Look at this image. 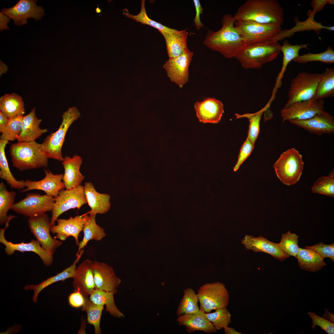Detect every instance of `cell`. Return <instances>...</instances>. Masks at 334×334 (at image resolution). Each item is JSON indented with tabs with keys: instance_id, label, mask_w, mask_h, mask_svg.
Listing matches in <instances>:
<instances>
[{
	"instance_id": "6da1fadb",
	"label": "cell",
	"mask_w": 334,
	"mask_h": 334,
	"mask_svg": "<svg viewBox=\"0 0 334 334\" xmlns=\"http://www.w3.org/2000/svg\"><path fill=\"white\" fill-rule=\"evenodd\" d=\"M236 21L232 15H224L221 20V28L216 32L208 30L203 44L226 58H235L245 44L235 27Z\"/></svg>"
},
{
	"instance_id": "7a4b0ae2",
	"label": "cell",
	"mask_w": 334,
	"mask_h": 334,
	"mask_svg": "<svg viewBox=\"0 0 334 334\" xmlns=\"http://www.w3.org/2000/svg\"><path fill=\"white\" fill-rule=\"evenodd\" d=\"M233 16L236 21L250 20L281 26L284 10L277 0H248L238 8Z\"/></svg>"
},
{
	"instance_id": "3957f363",
	"label": "cell",
	"mask_w": 334,
	"mask_h": 334,
	"mask_svg": "<svg viewBox=\"0 0 334 334\" xmlns=\"http://www.w3.org/2000/svg\"><path fill=\"white\" fill-rule=\"evenodd\" d=\"M9 152L13 166L20 171L45 167L48 158L41 143L35 141L18 142L11 145Z\"/></svg>"
},
{
	"instance_id": "277c9868",
	"label": "cell",
	"mask_w": 334,
	"mask_h": 334,
	"mask_svg": "<svg viewBox=\"0 0 334 334\" xmlns=\"http://www.w3.org/2000/svg\"><path fill=\"white\" fill-rule=\"evenodd\" d=\"M281 46L278 42L245 44L235 58L245 69H258L275 59Z\"/></svg>"
},
{
	"instance_id": "5b68a950",
	"label": "cell",
	"mask_w": 334,
	"mask_h": 334,
	"mask_svg": "<svg viewBox=\"0 0 334 334\" xmlns=\"http://www.w3.org/2000/svg\"><path fill=\"white\" fill-rule=\"evenodd\" d=\"M234 26L245 44L278 42L283 38L281 26L246 20L236 21Z\"/></svg>"
},
{
	"instance_id": "8992f818",
	"label": "cell",
	"mask_w": 334,
	"mask_h": 334,
	"mask_svg": "<svg viewBox=\"0 0 334 334\" xmlns=\"http://www.w3.org/2000/svg\"><path fill=\"white\" fill-rule=\"evenodd\" d=\"M81 116L75 106L69 108L62 115V121L58 129L48 135L41 143L43 151L48 158L62 161V149L66 132L72 124Z\"/></svg>"
},
{
	"instance_id": "52a82bcc",
	"label": "cell",
	"mask_w": 334,
	"mask_h": 334,
	"mask_svg": "<svg viewBox=\"0 0 334 334\" xmlns=\"http://www.w3.org/2000/svg\"><path fill=\"white\" fill-rule=\"evenodd\" d=\"M302 155L294 148L283 152L274 164L276 174L284 184L289 186L296 183L300 179L303 169Z\"/></svg>"
},
{
	"instance_id": "ba28073f",
	"label": "cell",
	"mask_w": 334,
	"mask_h": 334,
	"mask_svg": "<svg viewBox=\"0 0 334 334\" xmlns=\"http://www.w3.org/2000/svg\"><path fill=\"white\" fill-rule=\"evenodd\" d=\"M322 73L302 72L298 73L291 81L288 93V99L283 108L293 104L313 99Z\"/></svg>"
},
{
	"instance_id": "9c48e42d",
	"label": "cell",
	"mask_w": 334,
	"mask_h": 334,
	"mask_svg": "<svg viewBox=\"0 0 334 334\" xmlns=\"http://www.w3.org/2000/svg\"><path fill=\"white\" fill-rule=\"evenodd\" d=\"M199 309L205 312L227 307L229 301V292L219 282L207 283L200 286L197 293Z\"/></svg>"
},
{
	"instance_id": "30bf717a",
	"label": "cell",
	"mask_w": 334,
	"mask_h": 334,
	"mask_svg": "<svg viewBox=\"0 0 334 334\" xmlns=\"http://www.w3.org/2000/svg\"><path fill=\"white\" fill-rule=\"evenodd\" d=\"M87 203L83 186L80 185L75 188L62 190L58 196L55 198L51 211L50 226L55 224L57 220L65 212L76 208L79 210L82 206Z\"/></svg>"
},
{
	"instance_id": "8fae6325",
	"label": "cell",
	"mask_w": 334,
	"mask_h": 334,
	"mask_svg": "<svg viewBox=\"0 0 334 334\" xmlns=\"http://www.w3.org/2000/svg\"><path fill=\"white\" fill-rule=\"evenodd\" d=\"M55 201V198L46 194L30 193L15 203L11 210L29 218L35 217L52 211Z\"/></svg>"
},
{
	"instance_id": "7c38bea8",
	"label": "cell",
	"mask_w": 334,
	"mask_h": 334,
	"mask_svg": "<svg viewBox=\"0 0 334 334\" xmlns=\"http://www.w3.org/2000/svg\"><path fill=\"white\" fill-rule=\"evenodd\" d=\"M29 229L42 247L53 255L56 249L60 246L62 242L53 238L50 234V220L45 213L35 217L29 218L28 221Z\"/></svg>"
},
{
	"instance_id": "4fadbf2b",
	"label": "cell",
	"mask_w": 334,
	"mask_h": 334,
	"mask_svg": "<svg viewBox=\"0 0 334 334\" xmlns=\"http://www.w3.org/2000/svg\"><path fill=\"white\" fill-rule=\"evenodd\" d=\"M14 218L13 216L10 215L4 228L0 229V242L5 246L6 254L10 255L13 254L15 251L22 252H32L39 256L45 265H51L53 262V254L44 249L37 240L33 239L29 242L18 243H14L7 240L5 237V232L9 226L10 220Z\"/></svg>"
},
{
	"instance_id": "5bb4252c",
	"label": "cell",
	"mask_w": 334,
	"mask_h": 334,
	"mask_svg": "<svg viewBox=\"0 0 334 334\" xmlns=\"http://www.w3.org/2000/svg\"><path fill=\"white\" fill-rule=\"evenodd\" d=\"M36 2L35 0H20L12 7L3 8L1 10L4 14L13 20L15 25L20 26L27 24L28 18H33L39 20L44 16V9L42 6L37 5Z\"/></svg>"
},
{
	"instance_id": "9a60e30c",
	"label": "cell",
	"mask_w": 334,
	"mask_h": 334,
	"mask_svg": "<svg viewBox=\"0 0 334 334\" xmlns=\"http://www.w3.org/2000/svg\"><path fill=\"white\" fill-rule=\"evenodd\" d=\"M194 53L188 49L180 55L169 58L163 66L170 80L180 88L188 81L189 69Z\"/></svg>"
},
{
	"instance_id": "2e32d148",
	"label": "cell",
	"mask_w": 334,
	"mask_h": 334,
	"mask_svg": "<svg viewBox=\"0 0 334 334\" xmlns=\"http://www.w3.org/2000/svg\"><path fill=\"white\" fill-rule=\"evenodd\" d=\"M323 100L314 99L294 103L280 111L282 123L288 121L301 120L310 118L323 110Z\"/></svg>"
},
{
	"instance_id": "e0dca14e",
	"label": "cell",
	"mask_w": 334,
	"mask_h": 334,
	"mask_svg": "<svg viewBox=\"0 0 334 334\" xmlns=\"http://www.w3.org/2000/svg\"><path fill=\"white\" fill-rule=\"evenodd\" d=\"M89 217V216L86 214L71 217L68 219H58L57 224L51 227L50 232L55 234L54 238L61 241H65L72 236L74 238L76 245L78 246L79 234Z\"/></svg>"
},
{
	"instance_id": "ac0fdd59",
	"label": "cell",
	"mask_w": 334,
	"mask_h": 334,
	"mask_svg": "<svg viewBox=\"0 0 334 334\" xmlns=\"http://www.w3.org/2000/svg\"><path fill=\"white\" fill-rule=\"evenodd\" d=\"M289 121L310 133L318 135L334 133V118L331 114L323 110L307 119Z\"/></svg>"
},
{
	"instance_id": "d6986e66",
	"label": "cell",
	"mask_w": 334,
	"mask_h": 334,
	"mask_svg": "<svg viewBox=\"0 0 334 334\" xmlns=\"http://www.w3.org/2000/svg\"><path fill=\"white\" fill-rule=\"evenodd\" d=\"M94 279L96 289L116 293L121 279L115 274L113 269L106 263L94 261L93 263Z\"/></svg>"
},
{
	"instance_id": "ffe728a7",
	"label": "cell",
	"mask_w": 334,
	"mask_h": 334,
	"mask_svg": "<svg viewBox=\"0 0 334 334\" xmlns=\"http://www.w3.org/2000/svg\"><path fill=\"white\" fill-rule=\"evenodd\" d=\"M45 177L38 181L29 180L25 181L26 188L22 190L21 193L33 190L44 191L46 194L56 197L59 192L65 188L63 181V174H54L49 170L44 169Z\"/></svg>"
},
{
	"instance_id": "44dd1931",
	"label": "cell",
	"mask_w": 334,
	"mask_h": 334,
	"mask_svg": "<svg viewBox=\"0 0 334 334\" xmlns=\"http://www.w3.org/2000/svg\"><path fill=\"white\" fill-rule=\"evenodd\" d=\"M196 116L199 122L203 123H219L224 113L223 103L213 98L208 97L194 105Z\"/></svg>"
},
{
	"instance_id": "7402d4cb",
	"label": "cell",
	"mask_w": 334,
	"mask_h": 334,
	"mask_svg": "<svg viewBox=\"0 0 334 334\" xmlns=\"http://www.w3.org/2000/svg\"><path fill=\"white\" fill-rule=\"evenodd\" d=\"M93 262L86 259L75 269L73 277V286L79 289L85 297H88L96 289L93 269Z\"/></svg>"
},
{
	"instance_id": "603a6c76",
	"label": "cell",
	"mask_w": 334,
	"mask_h": 334,
	"mask_svg": "<svg viewBox=\"0 0 334 334\" xmlns=\"http://www.w3.org/2000/svg\"><path fill=\"white\" fill-rule=\"evenodd\" d=\"M241 243L247 250H251L255 252H262L269 254L280 261L289 257L282 251L278 243L270 241L262 236L256 238L246 235L242 240Z\"/></svg>"
},
{
	"instance_id": "cb8c5ba5",
	"label": "cell",
	"mask_w": 334,
	"mask_h": 334,
	"mask_svg": "<svg viewBox=\"0 0 334 334\" xmlns=\"http://www.w3.org/2000/svg\"><path fill=\"white\" fill-rule=\"evenodd\" d=\"M205 312L199 309L197 313L193 314H183L179 316L177 321L180 326L186 327L189 333L201 331L207 333L217 332L213 324L206 317Z\"/></svg>"
},
{
	"instance_id": "d4e9b609",
	"label": "cell",
	"mask_w": 334,
	"mask_h": 334,
	"mask_svg": "<svg viewBox=\"0 0 334 334\" xmlns=\"http://www.w3.org/2000/svg\"><path fill=\"white\" fill-rule=\"evenodd\" d=\"M82 163L81 157L77 155L72 157L67 156L64 158L62 163L64 169L62 180L66 189L75 188L81 185L84 178L80 171Z\"/></svg>"
},
{
	"instance_id": "484cf974",
	"label": "cell",
	"mask_w": 334,
	"mask_h": 334,
	"mask_svg": "<svg viewBox=\"0 0 334 334\" xmlns=\"http://www.w3.org/2000/svg\"><path fill=\"white\" fill-rule=\"evenodd\" d=\"M84 186L87 203L91 209L88 213L89 216L107 212L111 206L110 195L98 192L91 182H85Z\"/></svg>"
},
{
	"instance_id": "4316f807",
	"label": "cell",
	"mask_w": 334,
	"mask_h": 334,
	"mask_svg": "<svg viewBox=\"0 0 334 334\" xmlns=\"http://www.w3.org/2000/svg\"><path fill=\"white\" fill-rule=\"evenodd\" d=\"M42 121L38 118L36 114L34 107L30 112L24 116L22 123V131L17 139L18 142H29L35 141L43 134L48 131L46 129L40 127Z\"/></svg>"
},
{
	"instance_id": "83f0119b",
	"label": "cell",
	"mask_w": 334,
	"mask_h": 334,
	"mask_svg": "<svg viewBox=\"0 0 334 334\" xmlns=\"http://www.w3.org/2000/svg\"><path fill=\"white\" fill-rule=\"evenodd\" d=\"M84 253V250H81L78 255L76 257V258L72 264L56 275L48 278L38 285H26L24 288L25 290H32L34 291V293L32 297L33 302L34 303L37 302L38 296L39 293L48 286L57 282L60 281L63 282L67 279L72 278L76 267V264L79 261Z\"/></svg>"
},
{
	"instance_id": "f1b7e54d",
	"label": "cell",
	"mask_w": 334,
	"mask_h": 334,
	"mask_svg": "<svg viewBox=\"0 0 334 334\" xmlns=\"http://www.w3.org/2000/svg\"><path fill=\"white\" fill-rule=\"evenodd\" d=\"M188 34L186 30H183L162 34L165 40L169 58L180 55L188 49L187 41Z\"/></svg>"
},
{
	"instance_id": "f546056e",
	"label": "cell",
	"mask_w": 334,
	"mask_h": 334,
	"mask_svg": "<svg viewBox=\"0 0 334 334\" xmlns=\"http://www.w3.org/2000/svg\"><path fill=\"white\" fill-rule=\"evenodd\" d=\"M0 111L9 119L23 115L25 111L22 98L15 93L2 96L0 98Z\"/></svg>"
},
{
	"instance_id": "4dcf8cb0",
	"label": "cell",
	"mask_w": 334,
	"mask_h": 334,
	"mask_svg": "<svg viewBox=\"0 0 334 334\" xmlns=\"http://www.w3.org/2000/svg\"><path fill=\"white\" fill-rule=\"evenodd\" d=\"M296 258L300 268L306 271H319L326 265L318 252L309 248H299Z\"/></svg>"
},
{
	"instance_id": "1f68e13d",
	"label": "cell",
	"mask_w": 334,
	"mask_h": 334,
	"mask_svg": "<svg viewBox=\"0 0 334 334\" xmlns=\"http://www.w3.org/2000/svg\"><path fill=\"white\" fill-rule=\"evenodd\" d=\"M308 44L292 45L287 40H285L281 46V51L283 54L282 64L280 71L276 78V83L272 93L275 94L282 84L281 80L288 65L292 61L299 55V52L302 49H308Z\"/></svg>"
},
{
	"instance_id": "d6a6232c",
	"label": "cell",
	"mask_w": 334,
	"mask_h": 334,
	"mask_svg": "<svg viewBox=\"0 0 334 334\" xmlns=\"http://www.w3.org/2000/svg\"><path fill=\"white\" fill-rule=\"evenodd\" d=\"M113 292H106L95 289L91 293L90 300L94 303L106 306V311L117 318H123L124 315L118 308L114 302Z\"/></svg>"
},
{
	"instance_id": "836d02e7",
	"label": "cell",
	"mask_w": 334,
	"mask_h": 334,
	"mask_svg": "<svg viewBox=\"0 0 334 334\" xmlns=\"http://www.w3.org/2000/svg\"><path fill=\"white\" fill-rule=\"evenodd\" d=\"M96 216H89V217L84 226L83 231L84 236L82 240L79 242L76 257L79 252L86 246L90 240H94L100 241L105 237L106 234L104 229L97 224Z\"/></svg>"
},
{
	"instance_id": "e575fe53",
	"label": "cell",
	"mask_w": 334,
	"mask_h": 334,
	"mask_svg": "<svg viewBox=\"0 0 334 334\" xmlns=\"http://www.w3.org/2000/svg\"><path fill=\"white\" fill-rule=\"evenodd\" d=\"M9 142L0 139V178L4 180L12 188L19 190L24 189L25 181L17 180L14 177L10 171L6 158L5 149Z\"/></svg>"
},
{
	"instance_id": "d590c367",
	"label": "cell",
	"mask_w": 334,
	"mask_h": 334,
	"mask_svg": "<svg viewBox=\"0 0 334 334\" xmlns=\"http://www.w3.org/2000/svg\"><path fill=\"white\" fill-rule=\"evenodd\" d=\"M334 96V68H327L322 73L314 99H323Z\"/></svg>"
},
{
	"instance_id": "8d00e7d4",
	"label": "cell",
	"mask_w": 334,
	"mask_h": 334,
	"mask_svg": "<svg viewBox=\"0 0 334 334\" xmlns=\"http://www.w3.org/2000/svg\"><path fill=\"white\" fill-rule=\"evenodd\" d=\"M141 6L140 11L137 15L131 14L126 8L123 9V14L126 17L131 19L136 22H139L142 24L149 25L157 29L162 34L174 32L177 30V29L170 28L150 18L147 15L145 7V0H141Z\"/></svg>"
},
{
	"instance_id": "74e56055",
	"label": "cell",
	"mask_w": 334,
	"mask_h": 334,
	"mask_svg": "<svg viewBox=\"0 0 334 334\" xmlns=\"http://www.w3.org/2000/svg\"><path fill=\"white\" fill-rule=\"evenodd\" d=\"M184 293L176 311L178 316L183 314H193L199 310L198 303L199 302L197 294L192 289L187 288L184 289Z\"/></svg>"
},
{
	"instance_id": "f35d334b",
	"label": "cell",
	"mask_w": 334,
	"mask_h": 334,
	"mask_svg": "<svg viewBox=\"0 0 334 334\" xmlns=\"http://www.w3.org/2000/svg\"><path fill=\"white\" fill-rule=\"evenodd\" d=\"M104 306L95 304L88 297H85L84 305L82 307V311L86 312L88 323L94 326L95 334H101L100 323Z\"/></svg>"
},
{
	"instance_id": "ab89813d",
	"label": "cell",
	"mask_w": 334,
	"mask_h": 334,
	"mask_svg": "<svg viewBox=\"0 0 334 334\" xmlns=\"http://www.w3.org/2000/svg\"><path fill=\"white\" fill-rule=\"evenodd\" d=\"M16 193L14 191H9L5 184L2 182L0 183V224H5L9 216L7 213L11 209L14 203Z\"/></svg>"
},
{
	"instance_id": "60d3db41",
	"label": "cell",
	"mask_w": 334,
	"mask_h": 334,
	"mask_svg": "<svg viewBox=\"0 0 334 334\" xmlns=\"http://www.w3.org/2000/svg\"><path fill=\"white\" fill-rule=\"evenodd\" d=\"M272 101L270 100L266 106L255 113H246L242 115L236 113L235 114L237 118H246L249 120L250 124L247 138L254 144L259 133L260 123L262 114L269 106Z\"/></svg>"
},
{
	"instance_id": "b9f144b4",
	"label": "cell",
	"mask_w": 334,
	"mask_h": 334,
	"mask_svg": "<svg viewBox=\"0 0 334 334\" xmlns=\"http://www.w3.org/2000/svg\"><path fill=\"white\" fill-rule=\"evenodd\" d=\"M313 193L325 195L330 197L334 196V171L328 176L318 178L314 183L311 188Z\"/></svg>"
},
{
	"instance_id": "7bdbcfd3",
	"label": "cell",
	"mask_w": 334,
	"mask_h": 334,
	"mask_svg": "<svg viewBox=\"0 0 334 334\" xmlns=\"http://www.w3.org/2000/svg\"><path fill=\"white\" fill-rule=\"evenodd\" d=\"M294 62L299 63H305L310 62L319 61L327 64L334 62V51L329 46L325 51L319 53H308L299 55L294 59Z\"/></svg>"
},
{
	"instance_id": "ee69618b",
	"label": "cell",
	"mask_w": 334,
	"mask_h": 334,
	"mask_svg": "<svg viewBox=\"0 0 334 334\" xmlns=\"http://www.w3.org/2000/svg\"><path fill=\"white\" fill-rule=\"evenodd\" d=\"M299 236L289 230L282 234L279 246L282 251L289 257L290 256L297 258L299 247L298 245Z\"/></svg>"
},
{
	"instance_id": "f6af8a7d",
	"label": "cell",
	"mask_w": 334,
	"mask_h": 334,
	"mask_svg": "<svg viewBox=\"0 0 334 334\" xmlns=\"http://www.w3.org/2000/svg\"><path fill=\"white\" fill-rule=\"evenodd\" d=\"M24 115L9 119L6 128L2 133L0 139L13 141L17 139L22 131V123Z\"/></svg>"
},
{
	"instance_id": "bcb514c9",
	"label": "cell",
	"mask_w": 334,
	"mask_h": 334,
	"mask_svg": "<svg viewBox=\"0 0 334 334\" xmlns=\"http://www.w3.org/2000/svg\"><path fill=\"white\" fill-rule=\"evenodd\" d=\"M205 315L217 330L224 328L231 323V315L226 307L216 309L213 313H205Z\"/></svg>"
},
{
	"instance_id": "7dc6e473",
	"label": "cell",
	"mask_w": 334,
	"mask_h": 334,
	"mask_svg": "<svg viewBox=\"0 0 334 334\" xmlns=\"http://www.w3.org/2000/svg\"><path fill=\"white\" fill-rule=\"evenodd\" d=\"M308 314L312 321V329H315V326L317 325L328 334H334V323L317 315L314 312L310 311Z\"/></svg>"
},
{
	"instance_id": "c3c4849f",
	"label": "cell",
	"mask_w": 334,
	"mask_h": 334,
	"mask_svg": "<svg viewBox=\"0 0 334 334\" xmlns=\"http://www.w3.org/2000/svg\"><path fill=\"white\" fill-rule=\"evenodd\" d=\"M306 248L313 250L318 252L323 258H329L334 261V244L326 245L319 242L312 246H305Z\"/></svg>"
},
{
	"instance_id": "681fc988",
	"label": "cell",
	"mask_w": 334,
	"mask_h": 334,
	"mask_svg": "<svg viewBox=\"0 0 334 334\" xmlns=\"http://www.w3.org/2000/svg\"><path fill=\"white\" fill-rule=\"evenodd\" d=\"M254 147V144L247 138L240 148L237 163L233 168L234 171H236L243 162L249 156Z\"/></svg>"
},
{
	"instance_id": "f907efd6",
	"label": "cell",
	"mask_w": 334,
	"mask_h": 334,
	"mask_svg": "<svg viewBox=\"0 0 334 334\" xmlns=\"http://www.w3.org/2000/svg\"><path fill=\"white\" fill-rule=\"evenodd\" d=\"M68 302L71 307L74 308H79L82 307L84 305L85 297L79 289H77L69 295Z\"/></svg>"
},
{
	"instance_id": "816d5d0a",
	"label": "cell",
	"mask_w": 334,
	"mask_h": 334,
	"mask_svg": "<svg viewBox=\"0 0 334 334\" xmlns=\"http://www.w3.org/2000/svg\"><path fill=\"white\" fill-rule=\"evenodd\" d=\"M193 1L195 10V15L193 22L196 29L199 30L203 26L200 18V15L202 14L203 9L199 0H194Z\"/></svg>"
},
{
	"instance_id": "f5cc1de1",
	"label": "cell",
	"mask_w": 334,
	"mask_h": 334,
	"mask_svg": "<svg viewBox=\"0 0 334 334\" xmlns=\"http://www.w3.org/2000/svg\"><path fill=\"white\" fill-rule=\"evenodd\" d=\"M330 0H313L310 2V5L315 13L322 10L327 4H329Z\"/></svg>"
},
{
	"instance_id": "db71d44e",
	"label": "cell",
	"mask_w": 334,
	"mask_h": 334,
	"mask_svg": "<svg viewBox=\"0 0 334 334\" xmlns=\"http://www.w3.org/2000/svg\"><path fill=\"white\" fill-rule=\"evenodd\" d=\"M11 21V19L2 11L0 12V30L10 29L7 24Z\"/></svg>"
},
{
	"instance_id": "11a10c76",
	"label": "cell",
	"mask_w": 334,
	"mask_h": 334,
	"mask_svg": "<svg viewBox=\"0 0 334 334\" xmlns=\"http://www.w3.org/2000/svg\"><path fill=\"white\" fill-rule=\"evenodd\" d=\"M9 119L0 111V132L4 131L8 122Z\"/></svg>"
},
{
	"instance_id": "9f6ffc18",
	"label": "cell",
	"mask_w": 334,
	"mask_h": 334,
	"mask_svg": "<svg viewBox=\"0 0 334 334\" xmlns=\"http://www.w3.org/2000/svg\"><path fill=\"white\" fill-rule=\"evenodd\" d=\"M224 332L225 334H241L242 333L237 331L233 328L228 326L224 328Z\"/></svg>"
},
{
	"instance_id": "6f0895ef",
	"label": "cell",
	"mask_w": 334,
	"mask_h": 334,
	"mask_svg": "<svg viewBox=\"0 0 334 334\" xmlns=\"http://www.w3.org/2000/svg\"><path fill=\"white\" fill-rule=\"evenodd\" d=\"M323 317L334 323V315L330 313L327 309H325V313Z\"/></svg>"
},
{
	"instance_id": "680465c9",
	"label": "cell",
	"mask_w": 334,
	"mask_h": 334,
	"mask_svg": "<svg viewBox=\"0 0 334 334\" xmlns=\"http://www.w3.org/2000/svg\"><path fill=\"white\" fill-rule=\"evenodd\" d=\"M8 69V66L2 61H0V76H1L3 74L5 73L7 71Z\"/></svg>"
},
{
	"instance_id": "91938a15",
	"label": "cell",
	"mask_w": 334,
	"mask_h": 334,
	"mask_svg": "<svg viewBox=\"0 0 334 334\" xmlns=\"http://www.w3.org/2000/svg\"><path fill=\"white\" fill-rule=\"evenodd\" d=\"M95 12L97 14H99L102 12V10L99 7L98 4L97 5V7L95 9Z\"/></svg>"
}]
</instances>
